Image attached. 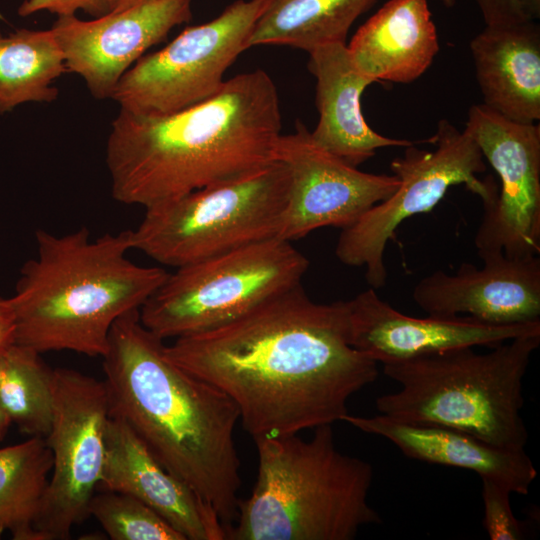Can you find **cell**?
Instances as JSON below:
<instances>
[{"mask_svg": "<svg viewBox=\"0 0 540 540\" xmlns=\"http://www.w3.org/2000/svg\"><path fill=\"white\" fill-rule=\"evenodd\" d=\"M170 361L236 404L253 439L342 421L378 363L348 341L346 301L311 300L294 286L216 328L165 346Z\"/></svg>", "mask_w": 540, "mask_h": 540, "instance_id": "1", "label": "cell"}, {"mask_svg": "<svg viewBox=\"0 0 540 540\" xmlns=\"http://www.w3.org/2000/svg\"><path fill=\"white\" fill-rule=\"evenodd\" d=\"M280 135L278 92L261 69L235 75L211 98L171 114L120 109L106 145L112 196L146 209L243 179L275 161Z\"/></svg>", "mask_w": 540, "mask_h": 540, "instance_id": "2", "label": "cell"}, {"mask_svg": "<svg viewBox=\"0 0 540 540\" xmlns=\"http://www.w3.org/2000/svg\"><path fill=\"white\" fill-rule=\"evenodd\" d=\"M163 341L141 323L139 310L113 324L102 357L110 416L124 420L227 528L240 501L239 410L216 386L170 361Z\"/></svg>", "mask_w": 540, "mask_h": 540, "instance_id": "3", "label": "cell"}, {"mask_svg": "<svg viewBox=\"0 0 540 540\" xmlns=\"http://www.w3.org/2000/svg\"><path fill=\"white\" fill-rule=\"evenodd\" d=\"M37 256L24 263L8 298L14 343L40 354L73 351L103 357L113 324L140 310L169 272L127 257L130 231L91 239L89 230L35 233Z\"/></svg>", "mask_w": 540, "mask_h": 540, "instance_id": "4", "label": "cell"}, {"mask_svg": "<svg viewBox=\"0 0 540 540\" xmlns=\"http://www.w3.org/2000/svg\"><path fill=\"white\" fill-rule=\"evenodd\" d=\"M314 429L310 440L254 439L257 481L225 539L352 540L381 522L368 502L372 466L337 449L332 425Z\"/></svg>", "mask_w": 540, "mask_h": 540, "instance_id": "5", "label": "cell"}, {"mask_svg": "<svg viewBox=\"0 0 540 540\" xmlns=\"http://www.w3.org/2000/svg\"><path fill=\"white\" fill-rule=\"evenodd\" d=\"M540 335L506 341L487 353L461 347L383 363L400 389L376 399L378 412L400 422L450 427L493 446L524 450L523 380Z\"/></svg>", "mask_w": 540, "mask_h": 540, "instance_id": "6", "label": "cell"}, {"mask_svg": "<svg viewBox=\"0 0 540 540\" xmlns=\"http://www.w3.org/2000/svg\"><path fill=\"white\" fill-rule=\"evenodd\" d=\"M290 175L274 161L251 176L149 208L130 231L132 249L175 268L277 237Z\"/></svg>", "mask_w": 540, "mask_h": 540, "instance_id": "7", "label": "cell"}, {"mask_svg": "<svg viewBox=\"0 0 540 540\" xmlns=\"http://www.w3.org/2000/svg\"><path fill=\"white\" fill-rule=\"evenodd\" d=\"M309 260L278 237L176 268L139 310L162 340L226 324L301 284Z\"/></svg>", "mask_w": 540, "mask_h": 540, "instance_id": "8", "label": "cell"}, {"mask_svg": "<svg viewBox=\"0 0 540 540\" xmlns=\"http://www.w3.org/2000/svg\"><path fill=\"white\" fill-rule=\"evenodd\" d=\"M429 142L435 145L434 150L420 149L414 143L405 147L403 155L390 164L400 182L397 190L341 229L336 257L344 265L365 267V279L375 290L386 284L385 248L404 220L432 210L454 185L464 184L482 199L484 208L497 196L493 181L477 176L487 167L466 128L459 130L443 119Z\"/></svg>", "mask_w": 540, "mask_h": 540, "instance_id": "9", "label": "cell"}, {"mask_svg": "<svg viewBox=\"0 0 540 540\" xmlns=\"http://www.w3.org/2000/svg\"><path fill=\"white\" fill-rule=\"evenodd\" d=\"M268 0H236L214 19L187 27L164 48L143 55L120 79L112 99L121 110L166 115L214 96L224 74L249 48Z\"/></svg>", "mask_w": 540, "mask_h": 540, "instance_id": "10", "label": "cell"}, {"mask_svg": "<svg viewBox=\"0 0 540 540\" xmlns=\"http://www.w3.org/2000/svg\"><path fill=\"white\" fill-rule=\"evenodd\" d=\"M54 410L45 437L53 466L35 529L40 540H66L85 521L98 488L110 417L104 381L68 368L54 369Z\"/></svg>", "mask_w": 540, "mask_h": 540, "instance_id": "11", "label": "cell"}, {"mask_svg": "<svg viewBox=\"0 0 540 540\" xmlns=\"http://www.w3.org/2000/svg\"><path fill=\"white\" fill-rule=\"evenodd\" d=\"M465 128L500 180L475 235L478 256L539 255L540 125L509 120L478 104L469 108Z\"/></svg>", "mask_w": 540, "mask_h": 540, "instance_id": "12", "label": "cell"}, {"mask_svg": "<svg viewBox=\"0 0 540 540\" xmlns=\"http://www.w3.org/2000/svg\"><path fill=\"white\" fill-rule=\"evenodd\" d=\"M275 160L290 175L287 205L277 237L293 241L322 227L344 229L399 187L398 178L363 172L320 147L306 126L278 138Z\"/></svg>", "mask_w": 540, "mask_h": 540, "instance_id": "13", "label": "cell"}, {"mask_svg": "<svg viewBox=\"0 0 540 540\" xmlns=\"http://www.w3.org/2000/svg\"><path fill=\"white\" fill-rule=\"evenodd\" d=\"M192 0H150L93 20L61 16L50 28L66 70L80 75L93 97L112 98L121 77L152 46L192 16Z\"/></svg>", "mask_w": 540, "mask_h": 540, "instance_id": "14", "label": "cell"}, {"mask_svg": "<svg viewBox=\"0 0 540 540\" xmlns=\"http://www.w3.org/2000/svg\"><path fill=\"white\" fill-rule=\"evenodd\" d=\"M348 341L377 363L406 360L461 347H494L540 335V321L493 324L471 316L405 315L369 288L346 301Z\"/></svg>", "mask_w": 540, "mask_h": 540, "instance_id": "15", "label": "cell"}, {"mask_svg": "<svg viewBox=\"0 0 540 540\" xmlns=\"http://www.w3.org/2000/svg\"><path fill=\"white\" fill-rule=\"evenodd\" d=\"M483 267L463 262L454 274L437 270L413 289L414 302L428 315H466L493 324L540 321L539 255L480 257Z\"/></svg>", "mask_w": 540, "mask_h": 540, "instance_id": "16", "label": "cell"}, {"mask_svg": "<svg viewBox=\"0 0 540 540\" xmlns=\"http://www.w3.org/2000/svg\"><path fill=\"white\" fill-rule=\"evenodd\" d=\"M98 488L143 502L186 540H225V527L214 509L171 474L119 417L110 416Z\"/></svg>", "mask_w": 540, "mask_h": 540, "instance_id": "17", "label": "cell"}, {"mask_svg": "<svg viewBox=\"0 0 540 540\" xmlns=\"http://www.w3.org/2000/svg\"><path fill=\"white\" fill-rule=\"evenodd\" d=\"M356 429L393 443L406 457L470 470L512 493L527 495L536 469L524 450L493 446L467 432L433 424L400 422L383 416L347 414L343 420Z\"/></svg>", "mask_w": 540, "mask_h": 540, "instance_id": "18", "label": "cell"}, {"mask_svg": "<svg viewBox=\"0 0 540 540\" xmlns=\"http://www.w3.org/2000/svg\"><path fill=\"white\" fill-rule=\"evenodd\" d=\"M308 68L316 79L319 120L311 132L323 149L357 167L385 147H407L414 142L380 135L365 121L361 96L373 81L353 63L346 43L311 50Z\"/></svg>", "mask_w": 540, "mask_h": 540, "instance_id": "19", "label": "cell"}, {"mask_svg": "<svg viewBox=\"0 0 540 540\" xmlns=\"http://www.w3.org/2000/svg\"><path fill=\"white\" fill-rule=\"evenodd\" d=\"M483 105L519 123L540 119V27L486 26L470 42Z\"/></svg>", "mask_w": 540, "mask_h": 540, "instance_id": "20", "label": "cell"}, {"mask_svg": "<svg viewBox=\"0 0 540 540\" xmlns=\"http://www.w3.org/2000/svg\"><path fill=\"white\" fill-rule=\"evenodd\" d=\"M347 48L357 69L373 82H413L440 49L427 0H389L356 31Z\"/></svg>", "mask_w": 540, "mask_h": 540, "instance_id": "21", "label": "cell"}, {"mask_svg": "<svg viewBox=\"0 0 540 540\" xmlns=\"http://www.w3.org/2000/svg\"><path fill=\"white\" fill-rule=\"evenodd\" d=\"M376 0H268L249 39V47L285 45L310 52L346 43L355 20Z\"/></svg>", "mask_w": 540, "mask_h": 540, "instance_id": "22", "label": "cell"}, {"mask_svg": "<svg viewBox=\"0 0 540 540\" xmlns=\"http://www.w3.org/2000/svg\"><path fill=\"white\" fill-rule=\"evenodd\" d=\"M65 71L51 29L21 28L7 35L0 29V115L23 103L56 100L59 91L52 84Z\"/></svg>", "mask_w": 540, "mask_h": 540, "instance_id": "23", "label": "cell"}, {"mask_svg": "<svg viewBox=\"0 0 540 540\" xmlns=\"http://www.w3.org/2000/svg\"><path fill=\"white\" fill-rule=\"evenodd\" d=\"M53 458L45 438L0 448V535L40 540L35 529L52 472Z\"/></svg>", "mask_w": 540, "mask_h": 540, "instance_id": "24", "label": "cell"}, {"mask_svg": "<svg viewBox=\"0 0 540 540\" xmlns=\"http://www.w3.org/2000/svg\"><path fill=\"white\" fill-rule=\"evenodd\" d=\"M53 379L54 369L40 353L14 342L2 350L0 400L22 434L48 435L54 410Z\"/></svg>", "mask_w": 540, "mask_h": 540, "instance_id": "25", "label": "cell"}, {"mask_svg": "<svg viewBox=\"0 0 540 540\" xmlns=\"http://www.w3.org/2000/svg\"><path fill=\"white\" fill-rule=\"evenodd\" d=\"M88 510L113 540H186L149 506L123 493L94 494Z\"/></svg>", "mask_w": 540, "mask_h": 540, "instance_id": "26", "label": "cell"}, {"mask_svg": "<svg viewBox=\"0 0 540 540\" xmlns=\"http://www.w3.org/2000/svg\"><path fill=\"white\" fill-rule=\"evenodd\" d=\"M482 500L484 505L483 524L491 540H520L524 537V528L515 517L511 504L512 493L504 485L481 479Z\"/></svg>", "mask_w": 540, "mask_h": 540, "instance_id": "27", "label": "cell"}, {"mask_svg": "<svg viewBox=\"0 0 540 540\" xmlns=\"http://www.w3.org/2000/svg\"><path fill=\"white\" fill-rule=\"evenodd\" d=\"M486 26H509L536 21L540 0H474Z\"/></svg>", "mask_w": 540, "mask_h": 540, "instance_id": "28", "label": "cell"}, {"mask_svg": "<svg viewBox=\"0 0 540 540\" xmlns=\"http://www.w3.org/2000/svg\"><path fill=\"white\" fill-rule=\"evenodd\" d=\"M78 10L95 18L112 11L110 0H24L18 14L27 17L40 11H48L58 17L75 15Z\"/></svg>", "mask_w": 540, "mask_h": 540, "instance_id": "29", "label": "cell"}, {"mask_svg": "<svg viewBox=\"0 0 540 540\" xmlns=\"http://www.w3.org/2000/svg\"><path fill=\"white\" fill-rule=\"evenodd\" d=\"M14 342V321L8 298H0V352Z\"/></svg>", "mask_w": 540, "mask_h": 540, "instance_id": "30", "label": "cell"}, {"mask_svg": "<svg viewBox=\"0 0 540 540\" xmlns=\"http://www.w3.org/2000/svg\"><path fill=\"white\" fill-rule=\"evenodd\" d=\"M1 352H0V369H1ZM11 424L12 423L9 417L7 416L0 400V442L3 441L4 438L6 437L8 429Z\"/></svg>", "mask_w": 540, "mask_h": 540, "instance_id": "31", "label": "cell"}, {"mask_svg": "<svg viewBox=\"0 0 540 540\" xmlns=\"http://www.w3.org/2000/svg\"><path fill=\"white\" fill-rule=\"evenodd\" d=\"M150 0H110L111 9L113 11L123 10Z\"/></svg>", "mask_w": 540, "mask_h": 540, "instance_id": "32", "label": "cell"}, {"mask_svg": "<svg viewBox=\"0 0 540 540\" xmlns=\"http://www.w3.org/2000/svg\"><path fill=\"white\" fill-rule=\"evenodd\" d=\"M446 7H453L456 0H440Z\"/></svg>", "mask_w": 540, "mask_h": 540, "instance_id": "33", "label": "cell"}]
</instances>
